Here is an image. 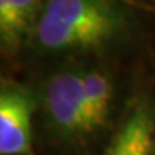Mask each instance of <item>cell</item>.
Instances as JSON below:
<instances>
[{
    "label": "cell",
    "instance_id": "cell-5",
    "mask_svg": "<svg viewBox=\"0 0 155 155\" xmlns=\"http://www.w3.org/2000/svg\"><path fill=\"white\" fill-rule=\"evenodd\" d=\"M83 109L88 132L104 127L112 98V85L109 78L99 71H81Z\"/></svg>",
    "mask_w": 155,
    "mask_h": 155
},
{
    "label": "cell",
    "instance_id": "cell-2",
    "mask_svg": "<svg viewBox=\"0 0 155 155\" xmlns=\"http://www.w3.org/2000/svg\"><path fill=\"white\" fill-rule=\"evenodd\" d=\"M45 109L52 125L63 137L88 132L83 109L81 71H63L53 75L45 86Z\"/></svg>",
    "mask_w": 155,
    "mask_h": 155
},
{
    "label": "cell",
    "instance_id": "cell-3",
    "mask_svg": "<svg viewBox=\"0 0 155 155\" xmlns=\"http://www.w3.org/2000/svg\"><path fill=\"white\" fill-rule=\"evenodd\" d=\"M33 98L22 86L5 83L0 92V154L25 155L32 151Z\"/></svg>",
    "mask_w": 155,
    "mask_h": 155
},
{
    "label": "cell",
    "instance_id": "cell-7",
    "mask_svg": "<svg viewBox=\"0 0 155 155\" xmlns=\"http://www.w3.org/2000/svg\"><path fill=\"white\" fill-rule=\"evenodd\" d=\"M0 39H2V46L7 50L16 49L20 43L16 33L12 0H0Z\"/></svg>",
    "mask_w": 155,
    "mask_h": 155
},
{
    "label": "cell",
    "instance_id": "cell-4",
    "mask_svg": "<svg viewBox=\"0 0 155 155\" xmlns=\"http://www.w3.org/2000/svg\"><path fill=\"white\" fill-rule=\"evenodd\" d=\"M152 112L147 101H139L128 114L105 155H152Z\"/></svg>",
    "mask_w": 155,
    "mask_h": 155
},
{
    "label": "cell",
    "instance_id": "cell-6",
    "mask_svg": "<svg viewBox=\"0 0 155 155\" xmlns=\"http://www.w3.org/2000/svg\"><path fill=\"white\" fill-rule=\"evenodd\" d=\"M13 2V13L16 23V33L19 40L26 36L30 28H36L39 17V6L40 0H12Z\"/></svg>",
    "mask_w": 155,
    "mask_h": 155
},
{
    "label": "cell",
    "instance_id": "cell-1",
    "mask_svg": "<svg viewBox=\"0 0 155 155\" xmlns=\"http://www.w3.org/2000/svg\"><path fill=\"white\" fill-rule=\"evenodd\" d=\"M127 26L115 0H48L35 28L42 49L88 50L111 42Z\"/></svg>",
    "mask_w": 155,
    "mask_h": 155
}]
</instances>
